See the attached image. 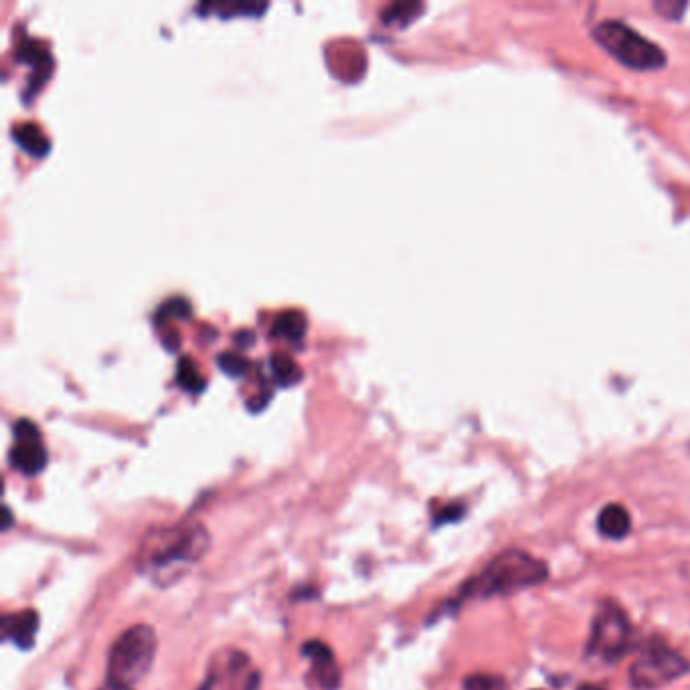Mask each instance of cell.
Returning a JSON list of instances; mask_svg holds the SVG:
<instances>
[{"label": "cell", "mask_w": 690, "mask_h": 690, "mask_svg": "<svg viewBox=\"0 0 690 690\" xmlns=\"http://www.w3.org/2000/svg\"><path fill=\"white\" fill-rule=\"evenodd\" d=\"M211 547V537L201 523H183L150 529L138 547L136 563L144 577L158 587L181 581Z\"/></svg>", "instance_id": "obj_1"}, {"label": "cell", "mask_w": 690, "mask_h": 690, "mask_svg": "<svg viewBox=\"0 0 690 690\" xmlns=\"http://www.w3.org/2000/svg\"><path fill=\"white\" fill-rule=\"evenodd\" d=\"M549 575L547 563L521 549L498 553L480 573L466 581L460 599H488L512 595L541 585Z\"/></svg>", "instance_id": "obj_2"}, {"label": "cell", "mask_w": 690, "mask_h": 690, "mask_svg": "<svg viewBox=\"0 0 690 690\" xmlns=\"http://www.w3.org/2000/svg\"><path fill=\"white\" fill-rule=\"evenodd\" d=\"M158 650L154 628L136 624L124 630L112 644L108 656V680L134 688L152 668Z\"/></svg>", "instance_id": "obj_3"}, {"label": "cell", "mask_w": 690, "mask_h": 690, "mask_svg": "<svg viewBox=\"0 0 690 690\" xmlns=\"http://www.w3.org/2000/svg\"><path fill=\"white\" fill-rule=\"evenodd\" d=\"M595 43L622 65L636 71H654L666 65V53L632 27L620 21H606L593 29Z\"/></svg>", "instance_id": "obj_4"}, {"label": "cell", "mask_w": 690, "mask_h": 690, "mask_svg": "<svg viewBox=\"0 0 690 690\" xmlns=\"http://www.w3.org/2000/svg\"><path fill=\"white\" fill-rule=\"evenodd\" d=\"M630 640L632 624L626 612L612 601L601 603L593 616L585 656L593 662L614 664L628 652Z\"/></svg>", "instance_id": "obj_5"}, {"label": "cell", "mask_w": 690, "mask_h": 690, "mask_svg": "<svg viewBox=\"0 0 690 690\" xmlns=\"http://www.w3.org/2000/svg\"><path fill=\"white\" fill-rule=\"evenodd\" d=\"M690 662L660 640L648 642L630 664V684L634 690H660L684 674Z\"/></svg>", "instance_id": "obj_6"}, {"label": "cell", "mask_w": 690, "mask_h": 690, "mask_svg": "<svg viewBox=\"0 0 690 690\" xmlns=\"http://www.w3.org/2000/svg\"><path fill=\"white\" fill-rule=\"evenodd\" d=\"M201 690H260V672L247 654L229 648L213 656Z\"/></svg>", "instance_id": "obj_7"}, {"label": "cell", "mask_w": 690, "mask_h": 690, "mask_svg": "<svg viewBox=\"0 0 690 690\" xmlns=\"http://www.w3.org/2000/svg\"><path fill=\"white\" fill-rule=\"evenodd\" d=\"M15 446L11 448V466L25 476H37L47 466V450L39 427L31 419H19L15 423Z\"/></svg>", "instance_id": "obj_8"}, {"label": "cell", "mask_w": 690, "mask_h": 690, "mask_svg": "<svg viewBox=\"0 0 690 690\" xmlns=\"http://www.w3.org/2000/svg\"><path fill=\"white\" fill-rule=\"evenodd\" d=\"M304 656L310 658L312 662V672L318 680V684L324 690H334L340 684V668L336 664V658L332 654V650L318 642V640H310L304 644Z\"/></svg>", "instance_id": "obj_9"}, {"label": "cell", "mask_w": 690, "mask_h": 690, "mask_svg": "<svg viewBox=\"0 0 690 690\" xmlns=\"http://www.w3.org/2000/svg\"><path fill=\"white\" fill-rule=\"evenodd\" d=\"M597 531L610 541H622L632 533V514L624 504H608L597 514Z\"/></svg>", "instance_id": "obj_10"}, {"label": "cell", "mask_w": 690, "mask_h": 690, "mask_svg": "<svg viewBox=\"0 0 690 690\" xmlns=\"http://www.w3.org/2000/svg\"><path fill=\"white\" fill-rule=\"evenodd\" d=\"M37 630H39V616L33 610L9 614L3 620V636H5V640H11L19 648H25V650L35 644Z\"/></svg>", "instance_id": "obj_11"}, {"label": "cell", "mask_w": 690, "mask_h": 690, "mask_svg": "<svg viewBox=\"0 0 690 690\" xmlns=\"http://www.w3.org/2000/svg\"><path fill=\"white\" fill-rule=\"evenodd\" d=\"M13 136L19 142V146L35 158H41L49 152V138L37 124H19Z\"/></svg>", "instance_id": "obj_12"}, {"label": "cell", "mask_w": 690, "mask_h": 690, "mask_svg": "<svg viewBox=\"0 0 690 690\" xmlns=\"http://www.w3.org/2000/svg\"><path fill=\"white\" fill-rule=\"evenodd\" d=\"M274 334L290 342H298L306 334V316L300 310H284L276 316Z\"/></svg>", "instance_id": "obj_13"}, {"label": "cell", "mask_w": 690, "mask_h": 690, "mask_svg": "<svg viewBox=\"0 0 690 690\" xmlns=\"http://www.w3.org/2000/svg\"><path fill=\"white\" fill-rule=\"evenodd\" d=\"M270 369H272V375H274L276 383L282 385V387L296 385L302 379V369L298 367V363L292 357L284 355V353L272 355Z\"/></svg>", "instance_id": "obj_14"}, {"label": "cell", "mask_w": 690, "mask_h": 690, "mask_svg": "<svg viewBox=\"0 0 690 690\" xmlns=\"http://www.w3.org/2000/svg\"><path fill=\"white\" fill-rule=\"evenodd\" d=\"M421 11H423L421 3H395V5H389L381 13V17H383V23L387 25H407L415 21Z\"/></svg>", "instance_id": "obj_15"}, {"label": "cell", "mask_w": 690, "mask_h": 690, "mask_svg": "<svg viewBox=\"0 0 690 690\" xmlns=\"http://www.w3.org/2000/svg\"><path fill=\"white\" fill-rule=\"evenodd\" d=\"M177 381L189 393H201L205 389V379L197 371L195 363L189 357H183L177 365Z\"/></svg>", "instance_id": "obj_16"}, {"label": "cell", "mask_w": 690, "mask_h": 690, "mask_svg": "<svg viewBox=\"0 0 690 690\" xmlns=\"http://www.w3.org/2000/svg\"><path fill=\"white\" fill-rule=\"evenodd\" d=\"M464 690H508V682L498 674L476 672L464 678Z\"/></svg>", "instance_id": "obj_17"}, {"label": "cell", "mask_w": 690, "mask_h": 690, "mask_svg": "<svg viewBox=\"0 0 690 690\" xmlns=\"http://www.w3.org/2000/svg\"><path fill=\"white\" fill-rule=\"evenodd\" d=\"M217 365L229 377H243L249 369V361L241 355H235V353H221L217 359Z\"/></svg>", "instance_id": "obj_18"}, {"label": "cell", "mask_w": 690, "mask_h": 690, "mask_svg": "<svg viewBox=\"0 0 690 690\" xmlns=\"http://www.w3.org/2000/svg\"><path fill=\"white\" fill-rule=\"evenodd\" d=\"M162 316L170 318H189L191 316V304L185 298H170L160 306Z\"/></svg>", "instance_id": "obj_19"}, {"label": "cell", "mask_w": 690, "mask_h": 690, "mask_svg": "<svg viewBox=\"0 0 690 690\" xmlns=\"http://www.w3.org/2000/svg\"><path fill=\"white\" fill-rule=\"evenodd\" d=\"M654 9L664 17V19H680L682 11L686 9L684 3H656Z\"/></svg>", "instance_id": "obj_20"}, {"label": "cell", "mask_w": 690, "mask_h": 690, "mask_svg": "<svg viewBox=\"0 0 690 690\" xmlns=\"http://www.w3.org/2000/svg\"><path fill=\"white\" fill-rule=\"evenodd\" d=\"M98 690H134V688H126V686H122V684H116V682L106 680Z\"/></svg>", "instance_id": "obj_21"}, {"label": "cell", "mask_w": 690, "mask_h": 690, "mask_svg": "<svg viewBox=\"0 0 690 690\" xmlns=\"http://www.w3.org/2000/svg\"><path fill=\"white\" fill-rule=\"evenodd\" d=\"M579 690H603L601 686H595V684H583Z\"/></svg>", "instance_id": "obj_22"}]
</instances>
